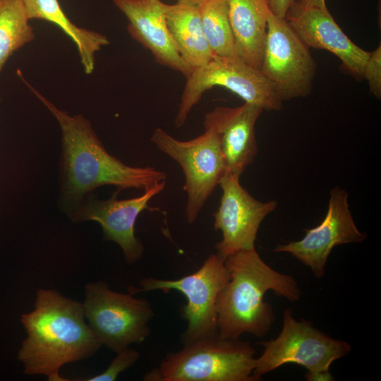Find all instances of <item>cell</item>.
<instances>
[{
    "instance_id": "obj_12",
    "label": "cell",
    "mask_w": 381,
    "mask_h": 381,
    "mask_svg": "<svg viewBox=\"0 0 381 381\" xmlns=\"http://www.w3.org/2000/svg\"><path fill=\"white\" fill-rule=\"evenodd\" d=\"M222 194L214 217V228L222 238L216 245L217 254L223 260L241 250L255 248L260 226L277 205L275 200L262 202L254 198L228 171L219 184Z\"/></svg>"
},
{
    "instance_id": "obj_3",
    "label": "cell",
    "mask_w": 381,
    "mask_h": 381,
    "mask_svg": "<svg viewBox=\"0 0 381 381\" xmlns=\"http://www.w3.org/2000/svg\"><path fill=\"white\" fill-rule=\"evenodd\" d=\"M224 264L229 277L217 298L219 335L229 339L245 333L264 337L274 322L272 305L264 301L266 292L298 301L301 291L297 282L270 267L255 248L229 255Z\"/></svg>"
},
{
    "instance_id": "obj_15",
    "label": "cell",
    "mask_w": 381,
    "mask_h": 381,
    "mask_svg": "<svg viewBox=\"0 0 381 381\" xmlns=\"http://www.w3.org/2000/svg\"><path fill=\"white\" fill-rule=\"evenodd\" d=\"M262 111L258 106L244 103L234 108L216 107L205 116L204 126L216 131L227 171L236 179L257 155L255 126Z\"/></svg>"
},
{
    "instance_id": "obj_11",
    "label": "cell",
    "mask_w": 381,
    "mask_h": 381,
    "mask_svg": "<svg viewBox=\"0 0 381 381\" xmlns=\"http://www.w3.org/2000/svg\"><path fill=\"white\" fill-rule=\"evenodd\" d=\"M300 240L278 244L273 251L287 253L308 267L313 274H325L327 259L332 249L339 245L361 243L367 235L357 228L348 204V193L340 187L330 192L328 210L317 226L305 229Z\"/></svg>"
},
{
    "instance_id": "obj_13",
    "label": "cell",
    "mask_w": 381,
    "mask_h": 381,
    "mask_svg": "<svg viewBox=\"0 0 381 381\" xmlns=\"http://www.w3.org/2000/svg\"><path fill=\"white\" fill-rule=\"evenodd\" d=\"M166 181L156 183L138 197L126 200L117 198L118 191L105 200L91 198L78 207L73 213L76 222L92 220L98 222L105 240L117 243L126 260L129 263L138 261L144 248L135 235V224L138 215L145 210H153L149 201L163 190Z\"/></svg>"
},
{
    "instance_id": "obj_5",
    "label": "cell",
    "mask_w": 381,
    "mask_h": 381,
    "mask_svg": "<svg viewBox=\"0 0 381 381\" xmlns=\"http://www.w3.org/2000/svg\"><path fill=\"white\" fill-rule=\"evenodd\" d=\"M83 306L89 327L101 344L114 352L140 344L150 334L152 306L131 292L114 291L102 281L91 282L85 286Z\"/></svg>"
},
{
    "instance_id": "obj_26",
    "label": "cell",
    "mask_w": 381,
    "mask_h": 381,
    "mask_svg": "<svg viewBox=\"0 0 381 381\" xmlns=\"http://www.w3.org/2000/svg\"><path fill=\"white\" fill-rule=\"evenodd\" d=\"M294 4L303 7L327 6L325 0H296Z\"/></svg>"
},
{
    "instance_id": "obj_7",
    "label": "cell",
    "mask_w": 381,
    "mask_h": 381,
    "mask_svg": "<svg viewBox=\"0 0 381 381\" xmlns=\"http://www.w3.org/2000/svg\"><path fill=\"white\" fill-rule=\"evenodd\" d=\"M152 143L174 159L181 167L188 195L186 219L193 223L209 197L227 171L216 131L205 126V132L190 140H179L164 130L157 128Z\"/></svg>"
},
{
    "instance_id": "obj_28",
    "label": "cell",
    "mask_w": 381,
    "mask_h": 381,
    "mask_svg": "<svg viewBox=\"0 0 381 381\" xmlns=\"http://www.w3.org/2000/svg\"><path fill=\"white\" fill-rule=\"evenodd\" d=\"M0 101H1V98H0Z\"/></svg>"
},
{
    "instance_id": "obj_1",
    "label": "cell",
    "mask_w": 381,
    "mask_h": 381,
    "mask_svg": "<svg viewBox=\"0 0 381 381\" xmlns=\"http://www.w3.org/2000/svg\"><path fill=\"white\" fill-rule=\"evenodd\" d=\"M20 321L28 335L18 357L27 375L66 381L60 375L63 365L90 357L102 346L85 322L83 303L54 289H38L34 310Z\"/></svg>"
},
{
    "instance_id": "obj_10",
    "label": "cell",
    "mask_w": 381,
    "mask_h": 381,
    "mask_svg": "<svg viewBox=\"0 0 381 381\" xmlns=\"http://www.w3.org/2000/svg\"><path fill=\"white\" fill-rule=\"evenodd\" d=\"M260 71L275 85L282 101L311 92L316 64L309 47L285 18L271 11Z\"/></svg>"
},
{
    "instance_id": "obj_17",
    "label": "cell",
    "mask_w": 381,
    "mask_h": 381,
    "mask_svg": "<svg viewBox=\"0 0 381 381\" xmlns=\"http://www.w3.org/2000/svg\"><path fill=\"white\" fill-rule=\"evenodd\" d=\"M237 56L260 70L270 13L267 0H228Z\"/></svg>"
},
{
    "instance_id": "obj_6",
    "label": "cell",
    "mask_w": 381,
    "mask_h": 381,
    "mask_svg": "<svg viewBox=\"0 0 381 381\" xmlns=\"http://www.w3.org/2000/svg\"><path fill=\"white\" fill-rule=\"evenodd\" d=\"M186 79L174 121L176 128L185 123L203 94L217 86L231 91L245 103L258 106L263 110L277 111L282 107L283 101L275 85L260 71L238 57L214 56L207 64L193 69Z\"/></svg>"
},
{
    "instance_id": "obj_24",
    "label": "cell",
    "mask_w": 381,
    "mask_h": 381,
    "mask_svg": "<svg viewBox=\"0 0 381 381\" xmlns=\"http://www.w3.org/2000/svg\"><path fill=\"white\" fill-rule=\"evenodd\" d=\"M296 0H267L271 12L276 16L285 18L287 12Z\"/></svg>"
},
{
    "instance_id": "obj_16",
    "label": "cell",
    "mask_w": 381,
    "mask_h": 381,
    "mask_svg": "<svg viewBox=\"0 0 381 381\" xmlns=\"http://www.w3.org/2000/svg\"><path fill=\"white\" fill-rule=\"evenodd\" d=\"M128 20L130 35L153 55L162 66L188 78L193 69L179 54L165 18V4L161 0H112Z\"/></svg>"
},
{
    "instance_id": "obj_27",
    "label": "cell",
    "mask_w": 381,
    "mask_h": 381,
    "mask_svg": "<svg viewBox=\"0 0 381 381\" xmlns=\"http://www.w3.org/2000/svg\"><path fill=\"white\" fill-rule=\"evenodd\" d=\"M205 1V0H177V3L198 6Z\"/></svg>"
},
{
    "instance_id": "obj_2",
    "label": "cell",
    "mask_w": 381,
    "mask_h": 381,
    "mask_svg": "<svg viewBox=\"0 0 381 381\" xmlns=\"http://www.w3.org/2000/svg\"><path fill=\"white\" fill-rule=\"evenodd\" d=\"M58 121L62 131L64 195L69 204L78 206L97 187L111 185L117 190L150 188L166 181L167 174L150 167L125 164L111 155L81 115L70 116L30 87Z\"/></svg>"
},
{
    "instance_id": "obj_22",
    "label": "cell",
    "mask_w": 381,
    "mask_h": 381,
    "mask_svg": "<svg viewBox=\"0 0 381 381\" xmlns=\"http://www.w3.org/2000/svg\"><path fill=\"white\" fill-rule=\"evenodd\" d=\"M107 368L102 373L88 379L86 381H114L119 375L133 365L140 358V353L130 347L116 353Z\"/></svg>"
},
{
    "instance_id": "obj_4",
    "label": "cell",
    "mask_w": 381,
    "mask_h": 381,
    "mask_svg": "<svg viewBox=\"0 0 381 381\" xmlns=\"http://www.w3.org/2000/svg\"><path fill=\"white\" fill-rule=\"evenodd\" d=\"M255 351L252 345L219 334L184 345L169 353L159 366L147 373L151 381H257Z\"/></svg>"
},
{
    "instance_id": "obj_25",
    "label": "cell",
    "mask_w": 381,
    "mask_h": 381,
    "mask_svg": "<svg viewBox=\"0 0 381 381\" xmlns=\"http://www.w3.org/2000/svg\"><path fill=\"white\" fill-rule=\"evenodd\" d=\"M306 378L308 381H332L334 377L329 373V370L316 372H307Z\"/></svg>"
},
{
    "instance_id": "obj_21",
    "label": "cell",
    "mask_w": 381,
    "mask_h": 381,
    "mask_svg": "<svg viewBox=\"0 0 381 381\" xmlns=\"http://www.w3.org/2000/svg\"><path fill=\"white\" fill-rule=\"evenodd\" d=\"M204 32L215 56L238 57L229 19L228 0H205L198 6Z\"/></svg>"
},
{
    "instance_id": "obj_8",
    "label": "cell",
    "mask_w": 381,
    "mask_h": 381,
    "mask_svg": "<svg viewBox=\"0 0 381 381\" xmlns=\"http://www.w3.org/2000/svg\"><path fill=\"white\" fill-rule=\"evenodd\" d=\"M262 354L255 358L254 375L261 377L286 363H296L308 372L329 370L331 364L351 350L348 342L331 337L306 320H297L290 309L283 313L278 336L260 342Z\"/></svg>"
},
{
    "instance_id": "obj_18",
    "label": "cell",
    "mask_w": 381,
    "mask_h": 381,
    "mask_svg": "<svg viewBox=\"0 0 381 381\" xmlns=\"http://www.w3.org/2000/svg\"><path fill=\"white\" fill-rule=\"evenodd\" d=\"M165 18L176 49L193 70L215 56L206 39L198 6L165 4Z\"/></svg>"
},
{
    "instance_id": "obj_9",
    "label": "cell",
    "mask_w": 381,
    "mask_h": 381,
    "mask_svg": "<svg viewBox=\"0 0 381 381\" xmlns=\"http://www.w3.org/2000/svg\"><path fill=\"white\" fill-rule=\"evenodd\" d=\"M224 260L217 253L210 254L195 272L179 279L166 280L145 277L140 288H129V292L176 290L185 296L187 303L181 315L188 322L182 336L183 345L219 334L216 303L218 294L229 279Z\"/></svg>"
},
{
    "instance_id": "obj_20",
    "label": "cell",
    "mask_w": 381,
    "mask_h": 381,
    "mask_svg": "<svg viewBox=\"0 0 381 381\" xmlns=\"http://www.w3.org/2000/svg\"><path fill=\"white\" fill-rule=\"evenodd\" d=\"M35 37L22 0H0V72L14 52Z\"/></svg>"
},
{
    "instance_id": "obj_14",
    "label": "cell",
    "mask_w": 381,
    "mask_h": 381,
    "mask_svg": "<svg viewBox=\"0 0 381 381\" xmlns=\"http://www.w3.org/2000/svg\"><path fill=\"white\" fill-rule=\"evenodd\" d=\"M285 19L309 48L332 52L341 60L344 68L349 73L363 77L370 52L347 37L327 6L303 7L293 4Z\"/></svg>"
},
{
    "instance_id": "obj_19",
    "label": "cell",
    "mask_w": 381,
    "mask_h": 381,
    "mask_svg": "<svg viewBox=\"0 0 381 381\" xmlns=\"http://www.w3.org/2000/svg\"><path fill=\"white\" fill-rule=\"evenodd\" d=\"M22 1L29 20L40 19L54 23L73 40L85 73H91L95 68V54L109 43L107 37L73 24L63 11L58 0Z\"/></svg>"
},
{
    "instance_id": "obj_23",
    "label": "cell",
    "mask_w": 381,
    "mask_h": 381,
    "mask_svg": "<svg viewBox=\"0 0 381 381\" xmlns=\"http://www.w3.org/2000/svg\"><path fill=\"white\" fill-rule=\"evenodd\" d=\"M368 83L370 92L377 98L381 97V46L372 52L365 63L363 75Z\"/></svg>"
}]
</instances>
